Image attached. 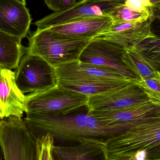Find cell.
I'll use <instances>...</instances> for the list:
<instances>
[{
    "mask_svg": "<svg viewBox=\"0 0 160 160\" xmlns=\"http://www.w3.org/2000/svg\"><path fill=\"white\" fill-rule=\"evenodd\" d=\"M108 160L130 157L142 150L160 155V117L139 121L104 141Z\"/></svg>",
    "mask_w": 160,
    "mask_h": 160,
    "instance_id": "7a4b0ae2",
    "label": "cell"
},
{
    "mask_svg": "<svg viewBox=\"0 0 160 160\" xmlns=\"http://www.w3.org/2000/svg\"></svg>",
    "mask_w": 160,
    "mask_h": 160,
    "instance_id": "f1b7e54d",
    "label": "cell"
},
{
    "mask_svg": "<svg viewBox=\"0 0 160 160\" xmlns=\"http://www.w3.org/2000/svg\"><path fill=\"white\" fill-rule=\"evenodd\" d=\"M32 21L26 5L16 0H0V31L22 40L27 36Z\"/></svg>",
    "mask_w": 160,
    "mask_h": 160,
    "instance_id": "9a60e30c",
    "label": "cell"
},
{
    "mask_svg": "<svg viewBox=\"0 0 160 160\" xmlns=\"http://www.w3.org/2000/svg\"><path fill=\"white\" fill-rule=\"evenodd\" d=\"M136 81L112 90L88 97L89 112L116 110L150 101Z\"/></svg>",
    "mask_w": 160,
    "mask_h": 160,
    "instance_id": "30bf717a",
    "label": "cell"
},
{
    "mask_svg": "<svg viewBox=\"0 0 160 160\" xmlns=\"http://www.w3.org/2000/svg\"><path fill=\"white\" fill-rule=\"evenodd\" d=\"M88 112L102 124L119 126L160 117V106L148 101L121 109Z\"/></svg>",
    "mask_w": 160,
    "mask_h": 160,
    "instance_id": "7c38bea8",
    "label": "cell"
},
{
    "mask_svg": "<svg viewBox=\"0 0 160 160\" xmlns=\"http://www.w3.org/2000/svg\"><path fill=\"white\" fill-rule=\"evenodd\" d=\"M153 21L151 19L133 22L113 21L108 29L93 39L107 40L124 49L133 48L154 34L151 31Z\"/></svg>",
    "mask_w": 160,
    "mask_h": 160,
    "instance_id": "8fae6325",
    "label": "cell"
},
{
    "mask_svg": "<svg viewBox=\"0 0 160 160\" xmlns=\"http://www.w3.org/2000/svg\"><path fill=\"white\" fill-rule=\"evenodd\" d=\"M122 61L137 80L160 74V38L154 34L136 47L124 49Z\"/></svg>",
    "mask_w": 160,
    "mask_h": 160,
    "instance_id": "52a82bcc",
    "label": "cell"
},
{
    "mask_svg": "<svg viewBox=\"0 0 160 160\" xmlns=\"http://www.w3.org/2000/svg\"><path fill=\"white\" fill-rule=\"evenodd\" d=\"M26 104V96L18 88L14 72L0 66V118L22 117Z\"/></svg>",
    "mask_w": 160,
    "mask_h": 160,
    "instance_id": "5bb4252c",
    "label": "cell"
},
{
    "mask_svg": "<svg viewBox=\"0 0 160 160\" xmlns=\"http://www.w3.org/2000/svg\"><path fill=\"white\" fill-rule=\"evenodd\" d=\"M135 82L142 89L151 102L160 106V74L140 79Z\"/></svg>",
    "mask_w": 160,
    "mask_h": 160,
    "instance_id": "44dd1931",
    "label": "cell"
},
{
    "mask_svg": "<svg viewBox=\"0 0 160 160\" xmlns=\"http://www.w3.org/2000/svg\"><path fill=\"white\" fill-rule=\"evenodd\" d=\"M23 120L35 138L49 134L53 138L54 145H70L85 139L105 141L135 124L108 126L97 120L88 111L74 115L27 113Z\"/></svg>",
    "mask_w": 160,
    "mask_h": 160,
    "instance_id": "6da1fadb",
    "label": "cell"
},
{
    "mask_svg": "<svg viewBox=\"0 0 160 160\" xmlns=\"http://www.w3.org/2000/svg\"><path fill=\"white\" fill-rule=\"evenodd\" d=\"M16 1H18L19 2L23 4L26 5V2H25V0H16Z\"/></svg>",
    "mask_w": 160,
    "mask_h": 160,
    "instance_id": "484cf974",
    "label": "cell"
},
{
    "mask_svg": "<svg viewBox=\"0 0 160 160\" xmlns=\"http://www.w3.org/2000/svg\"><path fill=\"white\" fill-rule=\"evenodd\" d=\"M108 16L113 21L124 22L145 21L148 19L154 21L156 19L149 12L140 11L124 3L113 9Z\"/></svg>",
    "mask_w": 160,
    "mask_h": 160,
    "instance_id": "ffe728a7",
    "label": "cell"
},
{
    "mask_svg": "<svg viewBox=\"0 0 160 160\" xmlns=\"http://www.w3.org/2000/svg\"><path fill=\"white\" fill-rule=\"evenodd\" d=\"M112 22L109 16H96L75 20L47 29L71 38L93 39L108 29Z\"/></svg>",
    "mask_w": 160,
    "mask_h": 160,
    "instance_id": "2e32d148",
    "label": "cell"
},
{
    "mask_svg": "<svg viewBox=\"0 0 160 160\" xmlns=\"http://www.w3.org/2000/svg\"><path fill=\"white\" fill-rule=\"evenodd\" d=\"M0 160H3L2 153H0Z\"/></svg>",
    "mask_w": 160,
    "mask_h": 160,
    "instance_id": "4316f807",
    "label": "cell"
},
{
    "mask_svg": "<svg viewBox=\"0 0 160 160\" xmlns=\"http://www.w3.org/2000/svg\"><path fill=\"white\" fill-rule=\"evenodd\" d=\"M25 112L47 115H67L86 107L88 97L81 93L55 86L26 96Z\"/></svg>",
    "mask_w": 160,
    "mask_h": 160,
    "instance_id": "277c9868",
    "label": "cell"
},
{
    "mask_svg": "<svg viewBox=\"0 0 160 160\" xmlns=\"http://www.w3.org/2000/svg\"><path fill=\"white\" fill-rule=\"evenodd\" d=\"M105 140L85 139L73 145H54L55 160H108Z\"/></svg>",
    "mask_w": 160,
    "mask_h": 160,
    "instance_id": "e0dca14e",
    "label": "cell"
},
{
    "mask_svg": "<svg viewBox=\"0 0 160 160\" xmlns=\"http://www.w3.org/2000/svg\"><path fill=\"white\" fill-rule=\"evenodd\" d=\"M28 40L27 52L42 58L54 68L79 60L92 39L71 38L46 29L35 31Z\"/></svg>",
    "mask_w": 160,
    "mask_h": 160,
    "instance_id": "3957f363",
    "label": "cell"
},
{
    "mask_svg": "<svg viewBox=\"0 0 160 160\" xmlns=\"http://www.w3.org/2000/svg\"><path fill=\"white\" fill-rule=\"evenodd\" d=\"M49 9L54 12H62L70 8L77 0H44Z\"/></svg>",
    "mask_w": 160,
    "mask_h": 160,
    "instance_id": "603a6c76",
    "label": "cell"
},
{
    "mask_svg": "<svg viewBox=\"0 0 160 160\" xmlns=\"http://www.w3.org/2000/svg\"><path fill=\"white\" fill-rule=\"evenodd\" d=\"M124 51V48L114 43L94 38L82 52L79 61L84 63L116 70L131 79L137 81L135 75L122 62Z\"/></svg>",
    "mask_w": 160,
    "mask_h": 160,
    "instance_id": "9c48e42d",
    "label": "cell"
},
{
    "mask_svg": "<svg viewBox=\"0 0 160 160\" xmlns=\"http://www.w3.org/2000/svg\"><path fill=\"white\" fill-rule=\"evenodd\" d=\"M54 68L56 81L81 79L93 81H135L116 70L84 63L79 60L62 64Z\"/></svg>",
    "mask_w": 160,
    "mask_h": 160,
    "instance_id": "4fadbf2b",
    "label": "cell"
},
{
    "mask_svg": "<svg viewBox=\"0 0 160 160\" xmlns=\"http://www.w3.org/2000/svg\"><path fill=\"white\" fill-rule=\"evenodd\" d=\"M0 149L3 160H37L36 138L21 118L0 121Z\"/></svg>",
    "mask_w": 160,
    "mask_h": 160,
    "instance_id": "5b68a950",
    "label": "cell"
},
{
    "mask_svg": "<svg viewBox=\"0 0 160 160\" xmlns=\"http://www.w3.org/2000/svg\"><path fill=\"white\" fill-rule=\"evenodd\" d=\"M37 160H54L53 148L54 141L49 134L36 138Z\"/></svg>",
    "mask_w": 160,
    "mask_h": 160,
    "instance_id": "7402d4cb",
    "label": "cell"
},
{
    "mask_svg": "<svg viewBox=\"0 0 160 160\" xmlns=\"http://www.w3.org/2000/svg\"><path fill=\"white\" fill-rule=\"evenodd\" d=\"M111 160H160L153 153L146 150H142L130 157L118 158Z\"/></svg>",
    "mask_w": 160,
    "mask_h": 160,
    "instance_id": "cb8c5ba5",
    "label": "cell"
},
{
    "mask_svg": "<svg viewBox=\"0 0 160 160\" xmlns=\"http://www.w3.org/2000/svg\"><path fill=\"white\" fill-rule=\"evenodd\" d=\"M132 82L134 81H93L71 79L57 80L56 85L89 97L121 87Z\"/></svg>",
    "mask_w": 160,
    "mask_h": 160,
    "instance_id": "ac0fdd59",
    "label": "cell"
},
{
    "mask_svg": "<svg viewBox=\"0 0 160 160\" xmlns=\"http://www.w3.org/2000/svg\"><path fill=\"white\" fill-rule=\"evenodd\" d=\"M156 11L159 12L160 0H141Z\"/></svg>",
    "mask_w": 160,
    "mask_h": 160,
    "instance_id": "d4e9b609",
    "label": "cell"
},
{
    "mask_svg": "<svg viewBox=\"0 0 160 160\" xmlns=\"http://www.w3.org/2000/svg\"><path fill=\"white\" fill-rule=\"evenodd\" d=\"M14 74L23 94L41 92L56 85L54 68L42 58L27 52L21 58Z\"/></svg>",
    "mask_w": 160,
    "mask_h": 160,
    "instance_id": "8992f818",
    "label": "cell"
},
{
    "mask_svg": "<svg viewBox=\"0 0 160 160\" xmlns=\"http://www.w3.org/2000/svg\"><path fill=\"white\" fill-rule=\"evenodd\" d=\"M2 118H0V121H1V120H2Z\"/></svg>",
    "mask_w": 160,
    "mask_h": 160,
    "instance_id": "83f0119b",
    "label": "cell"
},
{
    "mask_svg": "<svg viewBox=\"0 0 160 160\" xmlns=\"http://www.w3.org/2000/svg\"><path fill=\"white\" fill-rule=\"evenodd\" d=\"M126 0H80L70 8L54 12L34 23L37 31L66 23L75 20L96 16H108L116 7Z\"/></svg>",
    "mask_w": 160,
    "mask_h": 160,
    "instance_id": "ba28073f",
    "label": "cell"
},
{
    "mask_svg": "<svg viewBox=\"0 0 160 160\" xmlns=\"http://www.w3.org/2000/svg\"><path fill=\"white\" fill-rule=\"evenodd\" d=\"M22 39L0 31V66L12 70L16 69L21 58L27 52Z\"/></svg>",
    "mask_w": 160,
    "mask_h": 160,
    "instance_id": "d6986e66",
    "label": "cell"
}]
</instances>
